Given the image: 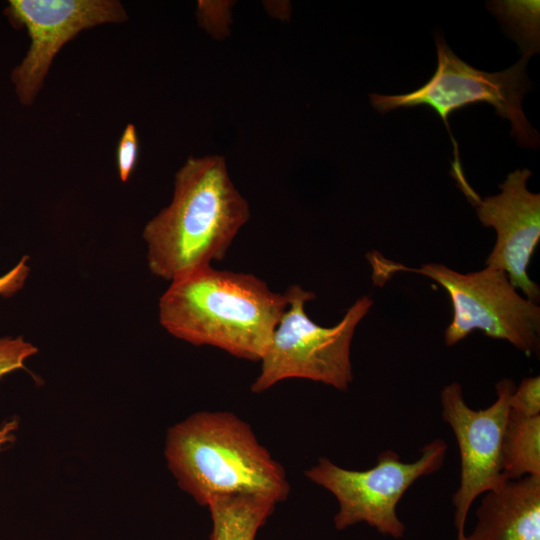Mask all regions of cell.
I'll list each match as a JSON object with an SVG mask.
<instances>
[{"mask_svg":"<svg viewBox=\"0 0 540 540\" xmlns=\"http://www.w3.org/2000/svg\"><path fill=\"white\" fill-rule=\"evenodd\" d=\"M27 257H23L13 268L0 276V295L9 296L20 290L29 274Z\"/></svg>","mask_w":540,"mask_h":540,"instance_id":"ac0fdd59","label":"cell"},{"mask_svg":"<svg viewBox=\"0 0 540 540\" xmlns=\"http://www.w3.org/2000/svg\"><path fill=\"white\" fill-rule=\"evenodd\" d=\"M139 139L136 127L129 123L123 130L116 149V164L119 178L127 182L137 164Z\"/></svg>","mask_w":540,"mask_h":540,"instance_id":"e0dca14e","label":"cell"},{"mask_svg":"<svg viewBox=\"0 0 540 540\" xmlns=\"http://www.w3.org/2000/svg\"><path fill=\"white\" fill-rule=\"evenodd\" d=\"M437 48V68L433 76L423 86L400 95H369L372 107L381 114L397 108L427 105L443 120L454 147L453 167H460L458 145L450 127L449 116L453 111L470 104L485 102L495 108V113L511 123V136L518 145L537 149L539 135L526 118L522 100L528 90L526 66L530 55L522 54L521 59L508 69L489 73L478 70L463 60L449 48L444 38L435 37Z\"/></svg>","mask_w":540,"mask_h":540,"instance_id":"8992f818","label":"cell"},{"mask_svg":"<svg viewBox=\"0 0 540 540\" xmlns=\"http://www.w3.org/2000/svg\"><path fill=\"white\" fill-rule=\"evenodd\" d=\"M531 174L526 168L509 173L499 184V194L482 199L468 183L459 187L476 208L481 224L496 232L485 265L504 271L516 289L536 302L539 286L530 279L527 269L540 240V194L527 188Z\"/></svg>","mask_w":540,"mask_h":540,"instance_id":"30bf717a","label":"cell"},{"mask_svg":"<svg viewBox=\"0 0 540 540\" xmlns=\"http://www.w3.org/2000/svg\"><path fill=\"white\" fill-rule=\"evenodd\" d=\"M276 504L272 498L257 494L210 499L207 504L212 521L209 540H255Z\"/></svg>","mask_w":540,"mask_h":540,"instance_id":"7c38bea8","label":"cell"},{"mask_svg":"<svg viewBox=\"0 0 540 540\" xmlns=\"http://www.w3.org/2000/svg\"><path fill=\"white\" fill-rule=\"evenodd\" d=\"M288 306L253 274L206 266L173 281L159 300V322L172 336L260 361Z\"/></svg>","mask_w":540,"mask_h":540,"instance_id":"7a4b0ae2","label":"cell"},{"mask_svg":"<svg viewBox=\"0 0 540 540\" xmlns=\"http://www.w3.org/2000/svg\"><path fill=\"white\" fill-rule=\"evenodd\" d=\"M493 11L518 42L522 54L539 50V1H497Z\"/></svg>","mask_w":540,"mask_h":540,"instance_id":"5bb4252c","label":"cell"},{"mask_svg":"<svg viewBox=\"0 0 540 540\" xmlns=\"http://www.w3.org/2000/svg\"><path fill=\"white\" fill-rule=\"evenodd\" d=\"M510 411L525 417L540 415V376L524 378L509 399Z\"/></svg>","mask_w":540,"mask_h":540,"instance_id":"2e32d148","label":"cell"},{"mask_svg":"<svg viewBox=\"0 0 540 540\" xmlns=\"http://www.w3.org/2000/svg\"><path fill=\"white\" fill-rule=\"evenodd\" d=\"M18 429V421L11 419L0 427V452L15 440V432Z\"/></svg>","mask_w":540,"mask_h":540,"instance_id":"d6986e66","label":"cell"},{"mask_svg":"<svg viewBox=\"0 0 540 540\" xmlns=\"http://www.w3.org/2000/svg\"><path fill=\"white\" fill-rule=\"evenodd\" d=\"M7 12L26 28L30 46L13 69L11 80L19 102L30 106L41 91L57 53L80 32L128 18L117 0H10Z\"/></svg>","mask_w":540,"mask_h":540,"instance_id":"9c48e42d","label":"cell"},{"mask_svg":"<svg viewBox=\"0 0 540 540\" xmlns=\"http://www.w3.org/2000/svg\"><path fill=\"white\" fill-rule=\"evenodd\" d=\"M501 471L506 480L540 476V415L509 412L501 445Z\"/></svg>","mask_w":540,"mask_h":540,"instance_id":"4fadbf2b","label":"cell"},{"mask_svg":"<svg viewBox=\"0 0 540 540\" xmlns=\"http://www.w3.org/2000/svg\"><path fill=\"white\" fill-rule=\"evenodd\" d=\"M249 217L224 157H188L175 175L170 204L143 229L150 272L171 282L211 266L224 258Z\"/></svg>","mask_w":540,"mask_h":540,"instance_id":"6da1fadb","label":"cell"},{"mask_svg":"<svg viewBox=\"0 0 540 540\" xmlns=\"http://www.w3.org/2000/svg\"><path fill=\"white\" fill-rule=\"evenodd\" d=\"M463 540H540V476L506 480L483 494Z\"/></svg>","mask_w":540,"mask_h":540,"instance_id":"8fae6325","label":"cell"},{"mask_svg":"<svg viewBox=\"0 0 540 540\" xmlns=\"http://www.w3.org/2000/svg\"><path fill=\"white\" fill-rule=\"evenodd\" d=\"M35 353L37 348L21 336L0 338V380L22 368Z\"/></svg>","mask_w":540,"mask_h":540,"instance_id":"9a60e30c","label":"cell"},{"mask_svg":"<svg viewBox=\"0 0 540 540\" xmlns=\"http://www.w3.org/2000/svg\"><path fill=\"white\" fill-rule=\"evenodd\" d=\"M164 455L178 486L197 504L237 494L284 501L290 490L283 467L250 425L227 411H200L173 425Z\"/></svg>","mask_w":540,"mask_h":540,"instance_id":"3957f363","label":"cell"},{"mask_svg":"<svg viewBox=\"0 0 540 540\" xmlns=\"http://www.w3.org/2000/svg\"><path fill=\"white\" fill-rule=\"evenodd\" d=\"M372 280L382 286L394 274L413 272L424 275L448 293L453 318L445 330V343L452 346L472 331L508 341L525 355L539 349L540 307L520 295L507 274L497 268L460 273L440 263H426L410 268L389 260L379 252H370Z\"/></svg>","mask_w":540,"mask_h":540,"instance_id":"277c9868","label":"cell"},{"mask_svg":"<svg viewBox=\"0 0 540 540\" xmlns=\"http://www.w3.org/2000/svg\"><path fill=\"white\" fill-rule=\"evenodd\" d=\"M446 452V443L437 438L423 446L419 458L413 462H404L398 453L386 450L366 470L345 469L320 457L305 475L338 501L339 510L334 516L336 529L365 522L382 535L401 538L405 525L397 516V504L415 481L443 466Z\"/></svg>","mask_w":540,"mask_h":540,"instance_id":"52a82bcc","label":"cell"},{"mask_svg":"<svg viewBox=\"0 0 540 540\" xmlns=\"http://www.w3.org/2000/svg\"><path fill=\"white\" fill-rule=\"evenodd\" d=\"M515 387L510 379L500 380L497 399L480 410L467 405L458 382L446 385L440 393L442 418L451 427L460 453V485L453 495L456 540L465 537L472 503L506 481L501 471V445Z\"/></svg>","mask_w":540,"mask_h":540,"instance_id":"ba28073f","label":"cell"},{"mask_svg":"<svg viewBox=\"0 0 540 540\" xmlns=\"http://www.w3.org/2000/svg\"><path fill=\"white\" fill-rule=\"evenodd\" d=\"M285 294L288 306L260 359L261 369L251 391L261 393L290 378L308 379L346 391L353 381L350 357L355 329L373 305L364 295L356 300L343 318L332 327L315 323L305 304L315 294L291 285Z\"/></svg>","mask_w":540,"mask_h":540,"instance_id":"5b68a950","label":"cell"}]
</instances>
